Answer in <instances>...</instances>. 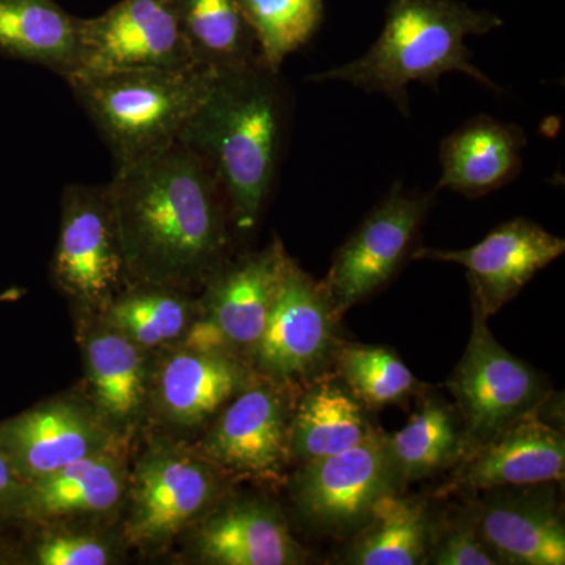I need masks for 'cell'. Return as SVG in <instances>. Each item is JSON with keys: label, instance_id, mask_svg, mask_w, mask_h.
<instances>
[{"label": "cell", "instance_id": "obj_19", "mask_svg": "<svg viewBox=\"0 0 565 565\" xmlns=\"http://www.w3.org/2000/svg\"><path fill=\"white\" fill-rule=\"evenodd\" d=\"M196 550L204 563L217 565H296L307 557L280 512L259 501H237L211 515Z\"/></svg>", "mask_w": 565, "mask_h": 565}, {"label": "cell", "instance_id": "obj_24", "mask_svg": "<svg viewBox=\"0 0 565 565\" xmlns=\"http://www.w3.org/2000/svg\"><path fill=\"white\" fill-rule=\"evenodd\" d=\"M373 430L352 393L333 382H318L292 414L291 459L303 465L338 455Z\"/></svg>", "mask_w": 565, "mask_h": 565}, {"label": "cell", "instance_id": "obj_20", "mask_svg": "<svg viewBox=\"0 0 565 565\" xmlns=\"http://www.w3.org/2000/svg\"><path fill=\"white\" fill-rule=\"evenodd\" d=\"M250 384L252 375L239 359L184 348L159 370L158 403L170 422L200 426Z\"/></svg>", "mask_w": 565, "mask_h": 565}, {"label": "cell", "instance_id": "obj_1", "mask_svg": "<svg viewBox=\"0 0 565 565\" xmlns=\"http://www.w3.org/2000/svg\"><path fill=\"white\" fill-rule=\"evenodd\" d=\"M109 185L126 277L185 289L228 262V203L206 162L180 140L115 170Z\"/></svg>", "mask_w": 565, "mask_h": 565}, {"label": "cell", "instance_id": "obj_2", "mask_svg": "<svg viewBox=\"0 0 565 565\" xmlns=\"http://www.w3.org/2000/svg\"><path fill=\"white\" fill-rule=\"evenodd\" d=\"M277 76L262 61L215 74L178 139L217 178L241 234L258 225L280 159L285 102Z\"/></svg>", "mask_w": 565, "mask_h": 565}, {"label": "cell", "instance_id": "obj_27", "mask_svg": "<svg viewBox=\"0 0 565 565\" xmlns=\"http://www.w3.org/2000/svg\"><path fill=\"white\" fill-rule=\"evenodd\" d=\"M385 449L396 487L405 486L462 459V427L440 401L426 399L403 429L385 435Z\"/></svg>", "mask_w": 565, "mask_h": 565}, {"label": "cell", "instance_id": "obj_12", "mask_svg": "<svg viewBox=\"0 0 565 565\" xmlns=\"http://www.w3.org/2000/svg\"><path fill=\"white\" fill-rule=\"evenodd\" d=\"M214 465L173 448L151 449L132 478L128 537L139 545L167 544L214 503Z\"/></svg>", "mask_w": 565, "mask_h": 565}, {"label": "cell", "instance_id": "obj_22", "mask_svg": "<svg viewBox=\"0 0 565 565\" xmlns=\"http://www.w3.org/2000/svg\"><path fill=\"white\" fill-rule=\"evenodd\" d=\"M0 55L68 79L79 68L77 18L55 0H0Z\"/></svg>", "mask_w": 565, "mask_h": 565}, {"label": "cell", "instance_id": "obj_26", "mask_svg": "<svg viewBox=\"0 0 565 565\" xmlns=\"http://www.w3.org/2000/svg\"><path fill=\"white\" fill-rule=\"evenodd\" d=\"M349 548V564H427L430 535L429 516L422 501L384 494L375 501L366 523Z\"/></svg>", "mask_w": 565, "mask_h": 565}, {"label": "cell", "instance_id": "obj_30", "mask_svg": "<svg viewBox=\"0 0 565 565\" xmlns=\"http://www.w3.org/2000/svg\"><path fill=\"white\" fill-rule=\"evenodd\" d=\"M333 356L353 397L373 407L403 403L422 386L399 356L388 349L338 344Z\"/></svg>", "mask_w": 565, "mask_h": 565}, {"label": "cell", "instance_id": "obj_10", "mask_svg": "<svg viewBox=\"0 0 565 565\" xmlns=\"http://www.w3.org/2000/svg\"><path fill=\"white\" fill-rule=\"evenodd\" d=\"M77 28L76 73L199 66L182 35L177 0H120L99 17L77 18Z\"/></svg>", "mask_w": 565, "mask_h": 565}, {"label": "cell", "instance_id": "obj_4", "mask_svg": "<svg viewBox=\"0 0 565 565\" xmlns=\"http://www.w3.org/2000/svg\"><path fill=\"white\" fill-rule=\"evenodd\" d=\"M215 74L204 66L109 70L65 81L120 169L178 141Z\"/></svg>", "mask_w": 565, "mask_h": 565}, {"label": "cell", "instance_id": "obj_16", "mask_svg": "<svg viewBox=\"0 0 565 565\" xmlns=\"http://www.w3.org/2000/svg\"><path fill=\"white\" fill-rule=\"evenodd\" d=\"M564 471V435L534 412L467 452L441 493L544 486Z\"/></svg>", "mask_w": 565, "mask_h": 565}, {"label": "cell", "instance_id": "obj_23", "mask_svg": "<svg viewBox=\"0 0 565 565\" xmlns=\"http://www.w3.org/2000/svg\"><path fill=\"white\" fill-rule=\"evenodd\" d=\"M84 356L96 412L110 424L136 418L150 384L143 349L106 323L88 334Z\"/></svg>", "mask_w": 565, "mask_h": 565}, {"label": "cell", "instance_id": "obj_13", "mask_svg": "<svg viewBox=\"0 0 565 565\" xmlns=\"http://www.w3.org/2000/svg\"><path fill=\"white\" fill-rule=\"evenodd\" d=\"M564 252L563 237L546 232L527 218H514L497 226L473 247L463 250L418 248L412 253V258L465 267L471 303L489 319Z\"/></svg>", "mask_w": 565, "mask_h": 565}, {"label": "cell", "instance_id": "obj_6", "mask_svg": "<svg viewBox=\"0 0 565 565\" xmlns=\"http://www.w3.org/2000/svg\"><path fill=\"white\" fill-rule=\"evenodd\" d=\"M289 262L280 241L223 264L206 280L200 316L184 334L196 351L250 355L266 329Z\"/></svg>", "mask_w": 565, "mask_h": 565}, {"label": "cell", "instance_id": "obj_33", "mask_svg": "<svg viewBox=\"0 0 565 565\" xmlns=\"http://www.w3.org/2000/svg\"><path fill=\"white\" fill-rule=\"evenodd\" d=\"M28 484L14 473L9 460L0 452V514L17 515Z\"/></svg>", "mask_w": 565, "mask_h": 565}, {"label": "cell", "instance_id": "obj_8", "mask_svg": "<svg viewBox=\"0 0 565 565\" xmlns=\"http://www.w3.org/2000/svg\"><path fill=\"white\" fill-rule=\"evenodd\" d=\"M434 193L405 191L397 182L337 252L322 285L340 318L392 280L433 206Z\"/></svg>", "mask_w": 565, "mask_h": 565}, {"label": "cell", "instance_id": "obj_34", "mask_svg": "<svg viewBox=\"0 0 565 565\" xmlns=\"http://www.w3.org/2000/svg\"><path fill=\"white\" fill-rule=\"evenodd\" d=\"M18 296H20V291H17V289H10V291L0 294V302L17 299Z\"/></svg>", "mask_w": 565, "mask_h": 565}, {"label": "cell", "instance_id": "obj_18", "mask_svg": "<svg viewBox=\"0 0 565 565\" xmlns=\"http://www.w3.org/2000/svg\"><path fill=\"white\" fill-rule=\"evenodd\" d=\"M523 129L479 115L449 134L440 148L441 174L437 188L476 196L498 191L522 170Z\"/></svg>", "mask_w": 565, "mask_h": 565}, {"label": "cell", "instance_id": "obj_11", "mask_svg": "<svg viewBox=\"0 0 565 565\" xmlns=\"http://www.w3.org/2000/svg\"><path fill=\"white\" fill-rule=\"evenodd\" d=\"M393 492L385 435L377 430L338 455L303 463L292 484L303 519L330 533L362 527L375 501Z\"/></svg>", "mask_w": 565, "mask_h": 565}, {"label": "cell", "instance_id": "obj_5", "mask_svg": "<svg viewBox=\"0 0 565 565\" xmlns=\"http://www.w3.org/2000/svg\"><path fill=\"white\" fill-rule=\"evenodd\" d=\"M467 349L448 381L460 418L465 455L545 403V382L533 367L505 351L476 305Z\"/></svg>", "mask_w": 565, "mask_h": 565}, {"label": "cell", "instance_id": "obj_15", "mask_svg": "<svg viewBox=\"0 0 565 565\" xmlns=\"http://www.w3.org/2000/svg\"><path fill=\"white\" fill-rule=\"evenodd\" d=\"M114 434L98 412L52 401L0 422V452L31 484L84 457L117 448Z\"/></svg>", "mask_w": 565, "mask_h": 565}, {"label": "cell", "instance_id": "obj_17", "mask_svg": "<svg viewBox=\"0 0 565 565\" xmlns=\"http://www.w3.org/2000/svg\"><path fill=\"white\" fill-rule=\"evenodd\" d=\"M475 520L500 564H565L564 519L548 490L494 498L478 509Z\"/></svg>", "mask_w": 565, "mask_h": 565}, {"label": "cell", "instance_id": "obj_29", "mask_svg": "<svg viewBox=\"0 0 565 565\" xmlns=\"http://www.w3.org/2000/svg\"><path fill=\"white\" fill-rule=\"evenodd\" d=\"M258 43L259 58L274 73L318 31L323 0H237Z\"/></svg>", "mask_w": 565, "mask_h": 565}, {"label": "cell", "instance_id": "obj_21", "mask_svg": "<svg viewBox=\"0 0 565 565\" xmlns=\"http://www.w3.org/2000/svg\"><path fill=\"white\" fill-rule=\"evenodd\" d=\"M122 490L125 467L117 448H111L28 484L17 516L43 520L102 514L120 503Z\"/></svg>", "mask_w": 565, "mask_h": 565}, {"label": "cell", "instance_id": "obj_7", "mask_svg": "<svg viewBox=\"0 0 565 565\" xmlns=\"http://www.w3.org/2000/svg\"><path fill=\"white\" fill-rule=\"evenodd\" d=\"M338 319L322 281L289 258L266 329L248 355L253 370L278 386L315 379L340 344Z\"/></svg>", "mask_w": 565, "mask_h": 565}, {"label": "cell", "instance_id": "obj_25", "mask_svg": "<svg viewBox=\"0 0 565 565\" xmlns=\"http://www.w3.org/2000/svg\"><path fill=\"white\" fill-rule=\"evenodd\" d=\"M177 6L182 35L196 65L222 73L262 61L237 0H177Z\"/></svg>", "mask_w": 565, "mask_h": 565}, {"label": "cell", "instance_id": "obj_32", "mask_svg": "<svg viewBox=\"0 0 565 565\" xmlns=\"http://www.w3.org/2000/svg\"><path fill=\"white\" fill-rule=\"evenodd\" d=\"M41 565L110 564V546L90 535L62 534L44 539L35 548Z\"/></svg>", "mask_w": 565, "mask_h": 565}, {"label": "cell", "instance_id": "obj_9", "mask_svg": "<svg viewBox=\"0 0 565 565\" xmlns=\"http://www.w3.org/2000/svg\"><path fill=\"white\" fill-rule=\"evenodd\" d=\"M52 275L63 292L87 307H107L128 280L109 185L73 184L63 192Z\"/></svg>", "mask_w": 565, "mask_h": 565}, {"label": "cell", "instance_id": "obj_3", "mask_svg": "<svg viewBox=\"0 0 565 565\" xmlns=\"http://www.w3.org/2000/svg\"><path fill=\"white\" fill-rule=\"evenodd\" d=\"M500 25L503 21L497 14L471 9L459 0H390L384 29L370 51L310 79L348 82L370 93H382L405 115L408 85H437L446 73L467 74L498 90V85L471 63L465 40Z\"/></svg>", "mask_w": 565, "mask_h": 565}, {"label": "cell", "instance_id": "obj_31", "mask_svg": "<svg viewBox=\"0 0 565 565\" xmlns=\"http://www.w3.org/2000/svg\"><path fill=\"white\" fill-rule=\"evenodd\" d=\"M427 563L435 565H497L500 561L490 552L476 527V520L455 523L429 548Z\"/></svg>", "mask_w": 565, "mask_h": 565}, {"label": "cell", "instance_id": "obj_14", "mask_svg": "<svg viewBox=\"0 0 565 565\" xmlns=\"http://www.w3.org/2000/svg\"><path fill=\"white\" fill-rule=\"evenodd\" d=\"M281 388L262 379L237 393L204 438L206 460L233 475L278 478L291 460L292 414Z\"/></svg>", "mask_w": 565, "mask_h": 565}, {"label": "cell", "instance_id": "obj_28", "mask_svg": "<svg viewBox=\"0 0 565 565\" xmlns=\"http://www.w3.org/2000/svg\"><path fill=\"white\" fill-rule=\"evenodd\" d=\"M106 318L107 326L141 349L159 348L184 338L193 305L180 288L132 282L131 291L107 305Z\"/></svg>", "mask_w": 565, "mask_h": 565}]
</instances>
